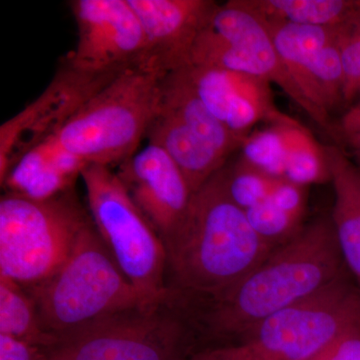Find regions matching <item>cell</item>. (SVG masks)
<instances>
[{
    "mask_svg": "<svg viewBox=\"0 0 360 360\" xmlns=\"http://www.w3.org/2000/svg\"><path fill=\"white\" fill-rule=\"evenodd\" d=\"M335 32L345 68V105L350 108L360 89V0Z\"/></svg>",
    "mask_w": 360,
    "mask_h": 360,
    "instance_id": "cell-26",
    "label": "cell"
},
{
    "mask_svg": "<svg viewBox=\"0 0 360 360\" xmlns=\"http://www.w3.org/2000/svg\"><path fill=\"white\" fill-rule=\"evenodd\" d=\"M302 124L269 125V127L252 131L243 141L239 155L258 169L284 179L286 160L290 151L291 130Z\"/></svg>",
    "mask_w": 360,
    "mask_h": 360,
    "instance_id": "cell-23",
    "label": "cell"
},
{
    "mask_svg": "<svg viewBox=\"0 0 360 360\" xmlns=\"http://www.w3.org/2000/svg\"><path fill=\"white\" fill-rule=\"evenodd\" d=\"M115 172L163 241L184 219L193 198L181 170L163 149L148 143Z\"/></svg>",
    "mask_w": 360,
    "mask_h": 360,
    "instance_id": "cell-13",
    "label": "cell"
},
{
    "mask_svg": "<svg viewBox=\"0 0 360 360\" xmlns=\"http://www.w3.org/2000/svg\"><path fill=\"white\" fill-rule=\"evenodd\" d=\"M179 70L208 110L243 141L259 123L298 122L276 108L271 84L262 78L205 65H187Z\"/></svg>",
    "mask_w": 360,
    "mask_h": 360,
    "instance_id": "cell-12",
    "label": "cell"
},
{
    "mask_svg": "<svg viewBox=\"0 0 360 360\" xmlns=\"http://www.w3.org/2000/svg\"><path fill=\"white\" fill-rule=\"evenodd\" d=\"M360 326V291L349 272L260 322L240 345L255 360H315Z\"/></svg>",
    "mask_w": 360,
    "mask_h": 360,
    "instance_id": "cell-8",
    "label": "cell"
},
{
    "mask_svg": "<svg viewBox=\"0 0 360 360\" xmlns=\"http://www.w3.org/2000/svg\"><path fill=\"white\" fill-rule=\"evenodd\" d=\"M335 191L330 219L347 271L360 291V168L335 143L324 144Z\"/></svg>",
    "mask_w": 360,
    "mask_h": 360,
    "instance_id": "cell-16",
    "label": "cell"
},
{
    "mask_svg": "<svg viewBox=\"0 0 360 360\" xmlns=\"http://www.w3.org/2000/svg\"><path fill=\"white\" fill-rule=\"evenodd\" d=\"M348 274L330 217L304 224L240 281L207 303L200 323L217 336L243 340L260 322Z\"/></svg>",
    "mask_w": 360,
    "mask_h": 360,
    "instance_id": "cell-2",
    "label": "cell"
},
{
    "mask_svg": "<svg viewBox=\"0 0 360 360\" xmlns=\"http://www.w3.org/2000/svg\"><path fill=\"white\" fill-rule=\"evenodd\" d=\"M89 167L58 141L56 135L28 150L0 180L6 193L34 200H46L75 188Z\"/></svg>",
    "mask_w": 360,
    "mask_h": 360,
    "instance_id": "cell-15",
    "label": "cell"
},
{
    "mask_svg": "<svg viewBox=\"0 0 360 360\" xmlns=\"http://www.w3.org/2000/svg\"><path fill=\"white\" fill-rule=\"evenodd\" d=\"M0 360H49L46 348L0 335Z\"/></svg>",
    "mask_w": 360,
    "mask_h": 360,
    "instance_id": "cell-27",
    "label": "cell"
},
{
    "mask_svg": "<svg viewBox=\"0 0 360 360\" xmlns=\"http://www.w3.org/2000/svg\"><path fill=\"white\" fill-rule=\"evenodd\" d=\"M245 213L253 231L274 248L290 241L304 226V217L286 212L269 198L246 210Z\"/></svg>",
    "mask_w": 360,
    "mask_h": 360,
    "instance_id": "cell-25",
    "label": "cell"
},
{
    "mask_svg": "<svg viewBox=\"0 0 360 360\" xmlns=\"http://www.w3.org/2000/svg\"><path fill=\"white\" fill-rule=\"evenodd\" d=\"M122 73L84 72L63 58L44 91L0 127V180L18 158L58 134L96 92Z\"/></svg>",
    "mask_w": 360,
    "mask_h": 360,
    "instance_id": "cell-10",
    "label": "cell"
},
{
    "mask_svg": "<svg viewBox=\"0 0 360 360\" xmlns=\"http://www.w3.org/2000/svg\"><path fill=\"white\" fill-rule=\"evenodd\" d=\"M250 357H251V360H255V359H253V357H252V356H251V354H250Z\"/></svg>",
    "mask_w": 360,
    "mask_h": 360,
    "instance_id": "cell-32",
    "label": "cell"
},
{
    "mask_svg": "<svg viewBox=\"0 0 360 360\" xmlns=\"http://www.w3.org/2000/svg\"><path fill=\"white\" fill-rule=\"evenodd\" d=\"M181 319L169 302L103 317L58 336L49 360H184Z\"/></svg>",
    "mask_w": 360,
    "mask_h": 360,
    "instance_id": "cell-9",
    "label": "cell"
},
{
    "mask_svg": "<svg viewBox=\"0 0 360 360\" xmlns=\"http://www.w3.org/2000/svg\"><path fill=\"white\" fill-rule=\"evenodd\" d=\"M146 40L143 70L161 77L188 65L193 45L217 8L213 0H129Z\"/></svg>",
    "mask_w": 360,
    "mask_h": 360,
    "instance_id": "cell-14",
    "label": "cell"
},
{
    "mask_svg": "<svg viewBox=\"0 0 360 360\" xmlns=\"http://www.w3.org/2000/svg\"><path fill=\"white\" fill-rule=\"evenodd\" d=\"M27 292L42 329L56 338L103 317L158 304L148 302L122 274L92 219L60 269Z\"/></svg>",
    "mask_w": 360,
    "mask_h": 360,
    "instance_id": "cell-3",
    "label": "cell"
},
{
    "mask_svg": "<svg viewBox=\"0 0 360 360\" xmlns=\"http://www.w3.org/2000/svg\"><path fill=\"white\" fill-rule=\"evenodd\" d=\"M82 179L92 222L122 274L148 302H169L165 243L116 172L89 165Z\"/></svg>",
    "mask_w": 360,
    "mask_h": 360,
    "instance_id": "cell-6",
    "label": "cell"
},
{
    "mask_svg": "<svg viewBox=\"0 0 360 360\" xmlns=\"http://www.w3.org/2000/svg\"><path fill=\"white\" fill-rule=\"evenodd\" d=\"M158 110L184 123L226 160L243 146L208 110L179 70L163 77Z\"/></svg>",
    "mask_w": 360,
    "mask_h": 360,
    "instance_id": "cell-18",
    "label": "cell"
},
{
    "mask_svg": "<svg viewBox=\"0 0 360 360\" xmlns=\"http://www.w3.org/2000/svg\"><path fill=\"white\" fill-rule=\"evenodd\" d=\"M359 0H238L265 22L336 27Z\"/></svg>",
    "mask_w": 360,
    "mask_h": 360,
    "instance_id": "cell-19",
    "label": "cell"
},
{
    "mask_svg": "<svg viewBox=\"0 0 360 360\" xmlns=\"http://www.w3.org/2000/svg\"><path fill=\"white\" fill-rule=\"evenodd\" d=\"M340 146L347 148V153L355 165L360 168V120L350 124H340Z\"/></svg>",
    "mask_w": 360,
    "mask_h": 360,
    "instance_id": "cell-29",
    "label": "cell"
},
{
    "mask_svg": "<svg viewBox=\"0 0 360 360\" xmlns=\"http://www.w3.org/2000/svg\"><path fill=\"white\" fill-rule=\"evenodd\" d=\"M158 73L131 68L96 92L56 135L87 165H120L137 153L160 104Z\"/></svg>",
    "mask_w": 360,
    "mask_h": 360,
    "instance_id": "cell-4",
    "label": "cell"
},
{
    "mask_svg": "<svg viewBox=\"0 0 360 360\" xmlns=\"http://www.w3.org/2000/svg\"><path fill=\"white\" fill-rule=\"evenodd\" d=\"M315 360H360V326L341 336Z\"/></svg>",
    "mask_w": 360,
    "mask_h": 360,
    "instance_id": "cell-28",
    "label": "cell"
},
{
    "mask_svg": "<svg viewBox=\"0 0 360 360\" xmlns=\"http://www.w3.org/2000/svg\"><path fill=\"white\" fill-rule=\"evenodd\" d=\"M184 360H251V357L248 349L243 345H238L236 347L201 352L191 359Z\"/></svg>",
    "mask_w": 360,
    "mask_h": 360,
    "instance_id": "cell-30",
    "label": "cell"
},
{
    "mask_svg": "<svg viewBox=\"0 0 360 360\" xmlns=\"http://www.w3.org/2000/svg\"><path fill=\"white\" fill-rule=\"evenodd\" d=\"M188 65L245 73L276 84L333 143L340 144L338 124L305 96L279 56L264 21L238 0L217 4L193 45Z\"/></svg>",
    "mask_w": 360,
    "mask_h": 360,
    "instance_id": "cell-7",
    "label": "cell"
},
{
    "mask_svg": "<svg viewBox=\"0 0 360 360\" xmlns=\"http://www.w3.org/2000/svg\"><path fill=\"white\" fill-rule=\"evenodd\" d=\"M265 25L279 56L297 85L315 54L335 37V27L286 22H265Z\"/></svg>",
    "mask_w": 360,
    "mask_h": 360,
    "instance_id": "cell-21",
    "label": "cell"
},
{
    "mask_svg": "<svg viewBox=\"0 0 360 360\" xmlns=\"http://www.w3.org/2000/svg\"><path fill=\"white\" fill-rule=\"evenodd\" d=\"M163 243L174 302L220 295L276 248L257 236L231 200L220 170L193 193L184 219Z\"/></svg>",
    "mask_w": 360,
    "mask_h": 360,
    "instance_id": "cell-1",
    "label": "cell"
},
{
    "mask_svg": "<svg viewBox=\"0 0 360 360\" xmlns=\"http://www.w3.org/2000/svg\"><path fill=\"white\" fill-rule=\"evenodd\" d=\"M91 221L75 188L46 200L0 198V276L30 288L53 276Z\"/></svg>",
    "mask_w": 360,
    "mask_h": 360,
    "instance_id": "cell-5",
    "label": "cell"
},
{
    "mask_svg": "<svg viewBox=\"0 0 360 360\" xmlns=\"http://www.w3.org/2000/svg\"><path fill=\"white\" fill-rule=\"evenodd\" d=\"M70 6L77 41L65 59L73 68L90 73L143 68L146 35L129 0H73Z\"/></svg>",
    "mask_w": 360,
    "mask_h": 360,
    "instance_id": "cell-11",
    "label": "cell"
},
{
    "mask_svg": "<svg viewBox=\"0 0 360 360\" xmlns=\"http://www.w3.org/2000/svg\"><path fill=\"white\" fill-rule=\"evenodd\" d=\"M220 172L229 198L245 212L266 200L281 180L253 167L240 155L232 162L227 161Z\"/></svg>",
    "mask_w": 360,
    "mask_h": 360,
    "instance_id": "cell-24",
    "label": "cell"
},
{
    "mask_svg": "<svg viewBox=\"0 0 360 360\" xmlns=\"http://www.w3.org/2000/svg\"><path fill=\"white\" fill-rule=\"evenodd\" d=\"M283 179L307 187L331 182L324 144L315 141L304 125H298L291 130Z\"/></svg>",
    "mask_w": 360,
    "mask_h": 360,
    "instance_id": "cell-22",
    "label": "cell"
},
{
    "mask_svg": "<svg viewBox=\"0 0 360 360\" xmlns=\"http://www.w3.org/2000/svg\"><path fill=\"white\" fill-rule=\"evenodd\" d=\"M0 335L49 349L58 341L40 326L32 296L20 283L0 276Z\"/></svg>",
    "mask_w": 360,
    "mask_h": 360,
    "instance_id": "cell-20",
    "label": "cell"
},
{
    "mask_svg": "<svg viewBox=\"0 0 360 360\" xmlns=\"http://www.w3.org/2000/svg\"><path fill=\"white\" fill-rule=\"evenodd\" d=\"M146 139L148 143L160 146L174 161L193 193L229 161L184 123L158 108L149 125Z\"/></svg>",
    "mask_w": 360,
    "mask_h": 360,
    "instance_id": "cell-17",
    "label": "cell"
},
{
    "mask_svg": "<svg viewBox=\"0 0 360 360\" xmlns=\"http://www.w3.org/2000/svg\"><path fill=\"white\" fill-rule=\"evenodd\" d=\"M360 120V89L357 94L356 99L352 108H348L345 115L342 116L340 120V124H350Z\"/></svg>",
    "mask_w": 360,
    "mask_h": 360,
    "instance_id": "cell-31",
    "label": "cell"
}]
</instances>
